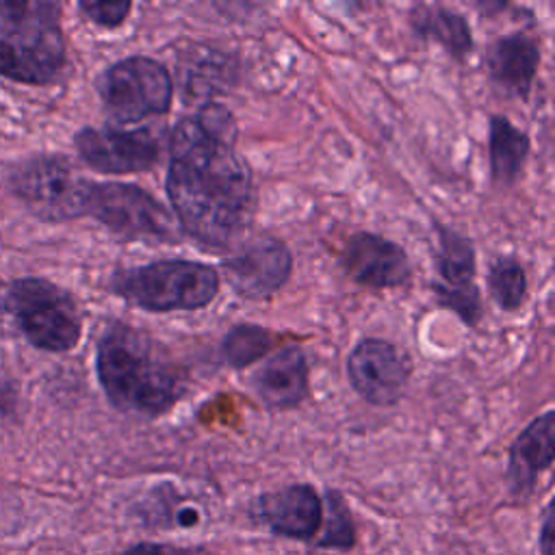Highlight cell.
<instances>
[{
  "mask_svg": "<svg viewBox=\"0 0 555 555\" xmlns=\"http://www.w3.org/2000/svg\"><path fill=\"white\" fill-rule=\"evenodd\" d=\"M234 139L232 113L206 102L176 124L169 141L165 186L173 215L191 238L217 249L234 245L256 210L251 173Z\"/></svg>",
  "mask_w": 555,
  "mask_h": 555,
  "instance_id": "1",
  "label": "cell"
},
{
  "mask_svg": "<svg viewBox=\"0 0 555 555\" xmlns=\"http://www.w3.org/2000/svg\"><path fill=\"white\" fill-rule=\"evenodd\" d=\"M95 371L111 403L124 412L160 416L186 390L182 371L150 334L113 323L100 338Z\"/></svg>",
  "mask_w": 555,
  "mask_h": 555,
  "instance_id": "2",
  "label": "cell"
},
{
  "mask_svg": "<svg viewBox=\"0 0 555 555\" xmlns=\"http://www.w3.org/2000/svg\"><path fill=\"white\" fill-rule=\"evenodd\" d=\"M65 65L56 2H0V76L28 85L52 82Z\"/></svg>",
  "mask_w": 555,
  "mask_h": 555,
  "instance_id": "3",
  "label": "cell"
},
{
  "mask_svg": "<svg viewBox=\"0 0 555 555\" xmlns=\"http://www.w3.org/2000/svg\"><path fill=\"white\" fill-rule=\"evenodd\" d=\"M111 291L147 312L199 310L217 297L219 273L195 260H154L115 271Z\"/></svg>",
  "mask_w": 555,
  "mask_h": 555,
  "instance_id": "4",
  "label": "cell"
},
{
  "mask_svg": "<svg viewBox=\"0 0 555 555\" xmlns=\"http://www.w3.org/2000/svg\"><path fill=\"white\" fill-rule=\"evenodd\" d=\"M98 93L111 119L134 124L165 115L173 98L169 69L150 56H128L113 63L98 80Z\"/></svg>",
  "mask_w": 555,
  "mask_h": 555,
  "instance_id": "5",
  "label": "cell"
},
{
  "mask_svg": "<svg viewBox=\"0 0 555 555\" xmlns=\"http://www.w3.org/2000/svg\"><path fill=\"white\" fill-rule=\"evenodd\" d=\"M15 195L43 221H72L85 217L91 180L78 176L74 165L59 154L24 160L11 178Z\"/></svg>",
  "mask_w": 555,
  "mask_h": 555,
  "instance_id": "6",
  "label": "cell"
},
{
  "mask_svg": "<svg viewBox=\"0 0 555 555\" xmlns=\"http://www.w3.org/2000/svg\"><path fill=\"white\" fill-rule=\"evenodd\" d=\"M124 241L176 243L173 217L147 191L124 182H91L87 212Z\"/></svg>",
  "mask_w": 555,
  "mask_h": 555,
  "instance_id": "7",
  "label": "cell"
},
{
  "mask_svg": "<svg viewBox=\"0 0 555 555\" xmlns=\"http://www.w3.org/2000/svg\"><path fill=\"white\" fill-rule=\"evenodd\" d=\"M11 308L26 338L48 351H67L80 340V312L63 288L41 278H22L11 286Z\"/></svg>",
  "mask_w": 555,
  "mask_h": 555,
  "instance_id": "8",
  "label": "cell"
},
{
  "mask_svg": "<svg viewBox=\"0 0 555 555\" xmlns=\"http://www.w3.org/2000/svg\"><path fill=\"white\" fill-rule=\"evenodd\" d=\"M436 232L438 249L434 254V264L438 278L431 284L436 299L466 325H477L481 319V297L475 284V247L470 238L444 225H438Z\"/></svg>",
  "mask_w": 555,
  "mask_h": 555,
  "instance_id": "9",
  "label": "cell"
},
{
  "mask_svg": "<svg viewBox=\"0 0 555 555\" xmlns=\"http://www.w3.org/2000/svg\"><path fill=\"white\" fill-rule=\"evenodd\" d=\"M351 388L373 405H395L410 379V360L388 340L362 338L347 356Z\"/></svg>",
  "mask_w": 555,
  "mask_h": 555,
  "instance_id": "10",
  "label": "cell"
},
{
  "mask_svg": "<svg viewBox=\"0 0 555 555\" xmlns=\"http://www.w3.org/2000/svg\"><path fill=\"white\" fill-rule=\"evenodd\" d=\"M74 143L80 158L102 173L147 171L160 156V143L152 128H82Z\"/></svg>",
  "mask_w": 555,
  "mask_h": 555,
  "instance_id": "11",
  "label": "cell"
},
{
  "mask_svg": "<svg viewBox=\"0 0 555 555\" xmlns=\"http://www.w3.org/2000/svg\"><path fill=\"white\" fill-rule=\"evenodd\" d=\"M228 286L245 299H267L291 278L293 254L280 238L258 236L221 262Z\"/></svg>",
  "mask_w": 555,
  "mask_h": 555,
  "instance_id": "12",
  "label": "cell"
},
{
  "mask_svg": "<svg viewBox=\"0 0 555 555\" xmlns=\"http://www.w3.org/2000/svg\"><path fill=\"white\" fill-rule=\"evenodd\" d=\"M251 514L273 535L312 544L323 520V499L312 483H288L262 492L254 501Z\"/></svg>",
  "mask_w": 555,
  "mask_h": 555,
  "instance_id": "13",
  "label": "cell"
},
{
  "mask_svg": "<svg viewBox=\"0 0 555 555\" xmlns=\"http://www.w3.org/2000/svg\"><path fill=\"white\" fill-rule=\"evenodd\" d=\"M340 264L353 282L369 288H392L405 284L412 273L405 249L373 232L351 234L345 243Z\"/></svg>",
  "mask_w": 555,
  "mask_h": 555,
  "instance_id": "14",
  "label": "cell"
},
{
  "mask_svg": "<svg viewBox=\"0 0 555 555\" xmlns=\"http://www.w3.org/2000/svg\"><path fill=\"white\" fill-rule=\"evenodd\" d=\"M555 460V414L546 410L533 418L512 442L507 460V488L516 499L533 494L540 473L548 470Z\"/></svg>",
  "mask_w": 555,
  "mask_h": 555,
  "instance_id": "15",
  "label": "cell"
},
{
  "mask_svg": "<svg viewBox=\"0 0 555 555\" xmlns=\"http://www.w3.org/2000/svg\"><path fill=\"white\" fill-rule=\"evenodd\" d=\"M251 388L269 410L297 408L310 395V366L304 349L288 345L271 353L251 375Z\"/></svg>",
  "mask_w": 555,
  "mask_h": 555,
  "instance_id": "16",
  "label": "cell"
},
{
  "mask_svg": "<svg viewBox=\"0 0 555 555\" xmlns=\"http://www.w3.org/2000/svg\"><path fill=\"white\" fill-rule=\"evenodd\" d=\"M486 63L490 78L505 93L527 98L540 65V50L533 37L525 33H512L492 43Z\"/></svg>",
  "mask_w": 555,
  "mask_h": 555,
  "instance_id": "17",
  "label": "cell"
},
{
  "mask_svg": "<svg viewBox=\"0 0 555 555\" xmlns=\"http://www.w3.org/2000/svg\"><path fill=\"white\" fill-rule=\"evenodd\" d=\"M418 37L434 39L451 56L462 61L473 50V35L466 17L447 7H416L410 15Z\"/></svg>",
  "mask_w": 555,
  "mask_h": 555,
  "instance_id": "18",
  "label": "cell"
},
{
  "mask_svg": "<svg viewBox=\"0 0 555 555\" xmlns=\"http://www.w3.org/2000/svg\"><path fill=\"white\" fill-rule=\"evenodd\" d=\"M490 169L499 184H512L529 156V137L518 130L507 117H490Z\"/></svg>",
  "mask_w": 555,
  "mask_h": 555,
  "instance_id": "19",
  "label": "cell"
},
{
  "mask_svg": "<svg viewBox=\"0 0 555 555\" xmlns=\"http://www.w3.org/2000/svg\"><path fill=\"white\" fill-rule=\"evenodd\" d=\"M321 499H323V520H321L319 535L310 546L321 551H338V553L351 551L358 542V531H356V520L349 509V503L334 488H327Z\"/></svg>",
  "mask_w": 555,
  "mask_h": 555,
  "instance_id": "20",
  "label": "cell"
},
{
  "mask_svg": "<svg viewBox=\"0 0 555 555\" xmlns=\"http://www.w3.org/2000/svg\"><path fill=\"white\" fill-rule=\"evenodd\" d=\"M275 343L278 336L267 327L254 323H238L225 334L221 343V356L230 366L245 369L264 358Z\"/></svg>",
  "mask_w": 555,
  "mask_h": 555,
  "instance_id": "21",
  "label": "cell"
},
{
  "mask_svg": "<svg viewBox=\"0 0 555 555\" xmlns=\"http://www.w3.org/2000/svg\"><path fill=\"white\" fill-rule=\"evenodd\" d=\"M488 291L494 304L505 310H518L527 295V273L512 256H501L488 267Z\"/></svg>",
  "mask_w": 555,
  "mask_h": 555,
  "instance_id": "22",
  "label": "cell"
},
{
  "mask_svg": "<svg viewBox=\"0 0 555 555\" xmlns=\"http://www.w3.org/2000/svg\"><path fill=\"white\" fill-rule=\"evenodd\" d=\"M137 516L145 527H193L199 522L197 507L180 505L178 496L156 490L137 505Z\"/></svg>",
  "mask_w": 555,
  "mask_h": 555,
  "instance_id": "23",
  "label": "cell"
},
{
  "mask_svg": "<svg viewBox=\"0 0 555 555\" xmlns=\"http://www.w3.org/2000/svg\"><path fill=\"white\" fill-rule=\"evenodd\" d=\"M223 69L225 61L212 50H204L199 59L195 54H189V69H184L186 89H191L193 95H212L215 91H219L217 85H221L223 80Z\"/></svg>",
  "mask_w": 555,
  "mask_h": 555,
  "instance_id": "24",
  "label": "cell"
},
{
  "mask_svg": "<svg viewBox=\"0 0 555 555\" xmlns=\"http://www.w3.org/2000/svg\"><path fill=\"white\" fill-rule=\"evenodd\" d=\"M117 555H215L210 548L202 544H173L158 540H139Z\"/></svg>",
  "mask_w": 555,
  "mask_h": 555,
  "instance_id": "25",
  "label": "cell"
},
{
  "mask_svg": "<svg viewBox=\"0 0 555 555\" xmlns=\"http://www.w3.org/2000/svg\"><path fill=\"white\" fill-rule=\"evenodd\" d=\"M132 9V2H80V11L104 28L119 26Z\"/></svg>",
  "mask_w": 555,
  "mask_h": 555,
  "instance_id": "26",
  "label": "cell"
},
{
  "mask_svg": "<svg viewBox=\"0 0 555 555\" xmlns=\"http://www.w3.org/2000/svg\"><path fill=\"white\" fill-rule=\"evenodd\" d=\"M555 527H553V501H546L542 516H540V529H538V553L540 555H553L555 548Z\"/></svg>",
  "mask_w": 555,
  "mask_h": 555,
  "instance_id": "27",
  "label": "cell"
}]
</instances>
